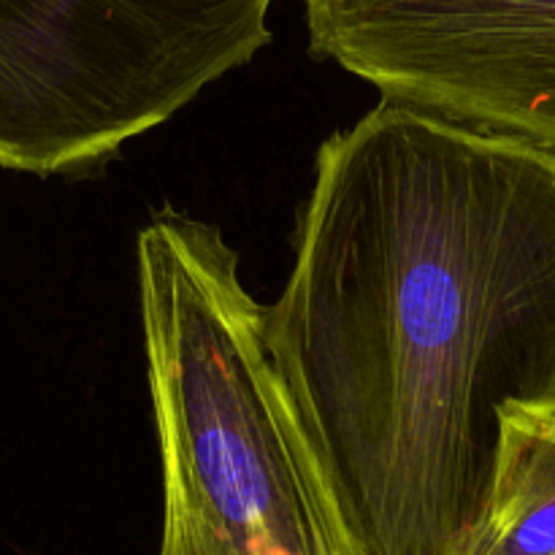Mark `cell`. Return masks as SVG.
Segmentation results:
<instances>
[{
    "label": "cell",
    "instance_id": "obj_5",
    "mask_svg": "<svg viewBox=\"0 0 555 555\" xmlns=\"http://www.w3.org/2000/svg\"><path fill=\"white\" fill-rule=\"evenodd\" d=\"M472 555H555V401L502 412V455Z\"/></svg>",
    "mask_w": 555,
    "mask_h": 555
},
{
    "label": "cell",
    "instance_id": "obj_2",
    "mask_svg": "<svg viewBox=\"0 0 555 555\" xmlns=\"http://www.w3.org/2000/svg\"><path fill=\"white\" fill-rule=\"evenodd\" d=\"M135 274L160 444V555H366L220 228L155 211L135 238Z\"/></svg>",
    "mask_w": 555,
    "mask_h": 555
},
{
    "label": "cell",
    "instance_id": "obj_4",
    "mask_svg": "<svg viewBox=\"0 0 555 555\" xmlns=\"http://www.w3.org/2000/svg\"><path fill=\"white\" fill-rule=\"evenodd\" d=\"M309 52L385 101L555 152V0H304Z\"/></svg>",
    "mask_w": 555,
    "mask_h": 555
},
{
    "label": "cell",
    "instance_id": "obj_1",
    "mask_svg": "<svg viewBox=\"0 0 555 555\" xmlns=\"http://www.w3.org/2000/svg\"><path fill=\"white\" fill-rule=\"evenodd\" d=\"M266 345L366 555H472L555 401V152L385 101L318 150Z\"/></svg>",
    "mask_w": 555,
    "mask_h": 555
},
{
    "label": "cell",
    "instance_id": "obj_3",
    "mask_svg": "<svg viewBox=\"0 0 555 555\" xmlns=\"http://www.w3.org/2000/svg\"><path fill=\"white\" fill-rule=\"evenodd\" d=\"M274 0H0V168L90 171L271 41Z\"/></svg>",
    "mask_w": 555,
    "mask_h": 555
}]
</instances>
